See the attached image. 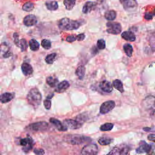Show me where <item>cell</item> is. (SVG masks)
Returning <instances> with one entry per match:
<instances>
[{
	"instance_id": "cell-33",
	"label": "cell",
	"mask_w": 155,
	"mask_h": 155,
	"mask_svg": "<svg viewBox=\"0 0 155 155\" xmlns=\"http://www.w3.org/2000/svg\"><path fill=\"white\" fill-rule=\"evenodd\" d=\"M34 8V4L31 2H25L22 6V10L25 12H30Z\"/></svg>"
},
{
	"instance_id": "cell-40",
	"label": "cell",
	"mask_w": 155,
	"mask_h": 155,
	"mask_svg": "<svg viewBox=\"0 0 155 155\" xmlns=\"http://www.w3.org/2000/svg\"><path fill=\"white\" fill-rule=\"evenodd\" d=\"M44 105L47 110H50L51 108V102L50 99L47 98L45 100H44Z\"/></svg>"
},
{
	"instance_id": "cell-37",
	"label": "cell",
	"mask_w": 155,
	"mask_h": 155,
	"mask_svg": "<svg viewBox=\"0 0 155 155\" xmlns=\"http://www.w3.org/2000/svg\"><path fill=\"white\" fill-rule=\"evenodd\" d=\"M97 47L100 50L104 49L105 48V41L102 39H99L97 41Z\"/></svg>"
},
{
	"instance_id": "cell-20",
	"label": "cell",
	"mask_w": 155,
	"mask_h": 155,
	"mask_svg": "<svg viewBox=\"0 0 155 155\" xmlns=\"http://www.w3.org/2000/svg\"><path fill=\"white\" fill-rule=\"evenodd\" d=\"M121 37L128 41L133 42L136 40V36L131 31H125L122 33Z\"/></svg>"
},
{
	"instance_id": "cell-24",
	"label": "cell",
	"mask_w": 155,
	"mask_h": 155,
	"mask_svg": "<svg viewBox=\"0 0 155 155\" xmlns=\"http://www.w3.org/2000/svg\"><path fill=\"white\" fill-rule=\"evenodd\" d=\"M85 68L84 65H79L76 70V74L78 77L79 79H82L84 77L85 75Z\"/></svg>"
},
{
	"instance_id": "cell-34",
	"label": "cell",
	"mask_w": 155,
	"mask_h": 155,
	"mask_svg": "<svg viewBox=\"0 0 155 155\" xmlns=\"http://www.w3.org/2000/svg\"><path fill=\"white\" fill-rule=\"evenodd\" d=\"M113 127V124L111 123H105L104 124H102L100 130L102 131H108L111 130V129Z\"/></svg>"
},
{
	"instance_id": "cell-11",
	"label": "cell",
	"mask_w": 155,
	"mask_h": 155,
	"mask_svg": "<svg viewBox=\"0 0 155 155\" xmlns=\"http://www.w3.org/2000/svg\"><path fill=\"white\" fill-rule=\"evenodd\" d=\"M120 4L123 5L125 10L130 11L135 9L137 6L136 0H119Z\"/></svg>"
},
{
	"instance_id": "cell-35",
	"label": "cell",
	"mask_w": 155,
	"mask_h": 155,
	"mask_svg": "<svg viewBox=\"0 0 155 155\" xmlns=\"http://www.w3.org/2000/svg\"><path fill=\"white\" fill-rule=\"evenodd\" d=\"M41 45L42 47L46 49V50H48V49H50L51 47V42L50 41L48 40V39H43L42 41H41Z\"/></svg>"
},
{
	"instance_id": "cell-48",
	"label": "cell",
	"mask_w": 155,
	"mask_h": 155,
	"mask_svg": "<svg viewBox=\"0 0 155 155\" xmlns=\"http://www.w3.org/2000/svg\"><path fill=\"white\" fill-rule=\"evenodd\" d=\"M151 155H155V154L154 153V154H151Z\"/></svg>"
},
{
	"instance_id": "cell-6",
	"label": "cell",
	"mask_w": 155,
	"mask_h": 155,
	"mask_svg": "<svg viewBox=\"0 0 155 155\" xmlns=\"http://www.w3.org/2000/svg\"><path fill=\"white\" fill-rule=\"evenodd\" d=\"M107 27V32L113 35H118L122 31V27L119 23L116 22H108L106 24Z\"/></svg>"
},
{
	"instance_id": "cell-25",
	"label": "cell",
	"mask_w": 155,
	"mask_h": 155,
	"mask_svg": "<svg viewBox=\"0 0 155 155\" xmlns=\"http://www.w3.org/2000/svg\"><path fill=\"white\" fill-rule=\"evenodd\" d=\"M29 46L32 51H38L39 48V44L35 39H31V40H30Z\"/></svg>"
},
{
	"instance_id": "cell-2",
	"label": "cell",
	"mask_w": 155,
	"mask_h": 155,
	"mask_svg": "<svg viewBox=\"0 0 155 155\" xmlns=\"http://www.w3.org/2000/svg\"><path fill=\"white\" fill-rule=\"evenodd\" d=\"M27 99L30 105L35 108H38L41 102V93L37 88H33L29 91L27 96Z\"/></svg>"
},
{
	"instance_id": "cell-31",
	"label": "cell",
	"mask_w": 155,
	"mask_h": 155,
	"mask_svg": "<svg viewBox=\"0 0 155 155\" xmlns=\"http://www.w3.org/2000/svg\"><path fill=\"white\" fill-rule=\"evenodd\" d=\"M112 140L113 139L110 137H102L98 140V143L101 145H109L112 142Z\"/></svg>"
},
{
	"instance_id": "cell-42",
	"label": "cell",
	"mask_w": 155,
	"mask_h": 155,
	"mask_svg": "<svg viewBox=\"0 0 155 155\" xmlns=\"http://www.w3.org/2000/svg\"><path fill=\"white\" fill-rule=\"evenodd\" d=\"M13 38H14V41H15V44H16V45L17 46H19V42L20 41L19 40V35L17 33H15L13 34Z\"/></svg>"
},
{
	"instance_id": "cell-7",
	"label": "cell",
	"mask_w": 155,
	"mask_h": 155,
	"mask_svg": "<svg viewBox=\"0 0 155 155\" xmlns=\"http://www.w3.org/2000/svg\"><path fill=\"white\" fill-rule=\"evenodd\" d=\"M19 143L21 145L23 146L22 150L27 153L32 149L34 145V141L29 135H27L26 137L21 139L20 140Z\"/></svg>"
},
{
	"instance_id": "cell-27",
	"label": "cell",
	"mask_w": 155,
	"mask_h": 155,
	"mask_svg": "<svg viewBox=\"0 0 155 155\" xmlns=\"http://www.w3.org/2000/svg\"><path fill=\"white\" fill-rule=\"evenodd\" d=\"M58 82V79L53 76H49L46 79V83L51 87H54Z\"/></svg>"
},
{
	"instance_id": "cell-43",
	"label": "cell",
	"mask_w": 155,
	"mask_h": 155,
	"mask_svg": "<svg viewBox=\"0 0 155 155\" xmlns=\"http://www.w3.org/2000/svg\"><path fill=\"white\" fill-rule=\"evenodd\" d=\"M76 40V36L74 35H70L66 38V41L68 42H73Z\"/></svg>"
},
{
	"instance_id": "cell-10",
	"label": "cell",
	"mask_w": 155,
	"mask_h": 155,
	"mask_svg": "<svg viewBox=\"0 0 155 155\" xmlns=\"http://www.w3.org/2000/svg\"><path fill=\"white\" fill-rule=\"evenodd\" d=\"M62 123L67 128V129L76 130L81 128L82 126L76 119H67L64 120Z\"/></svg>"
},
{
	"instance_id": "cell-38",
	"label": "cell",
	"mask_w": 155,
	"mask_h": 155,
	"mask_svg": "<svg viewBox=\"0 0 155 155\" xmlns=\"http://www.w3.org/2000/svg\"><path fill=\"white\" fill-rule=\"evenodd\" d=\"M150 44L153 48L154 51H155V33H153L150 36V39H149Z\"/></svg>"
},
{
	"instance_id": "cell-17",
	"label": "cell",
	"mask_w": 155,
	"mask_h": 155,
	"mask_svg": "<svg viewBox=\"0 0 155 155\" xmlns=\"http://www.w3.org/2000/svg\"><path fill=\"white\" fill-rule=\"evenodd\" d=\"M70 87V83L67 81H63L59 83L55 89V91L57 93H62L67 90Z\"/></svg>"
},
{
	"instance_id": "cell-8",
	"label": "cell",
	"mask_w": 155,
	"mask_h": 155,
	"mask_svg": "<svg viewBox=\"0 0 155 155\" xmlns=\"http://www.w3.org/2000/svg\"><path fill=\"white\" fill-rule=\"evenodd\" d=\"M97 153L98 147L94 143L85 145L81 151L82 155H97Z\"/></svg>"
},
{
	"instance_id": "cell-32",
	"label": "cell",
	"mask_w": 155,
	"mask_h": 155,
	"mask_svg": "<svg viewBox=\"0 0 155 155\" xmlns=\"http://www.w3.org/2000/svg\"><path fill=\"white\" fill-rule=\"evenodd\" d=\"M56 53H51L48 54L45 58V62L48 64H51L53 63V62L54 61V59L56 58Z\"/></svg>"
},
{
	"instance_id": "cell-26",
	"label": "cell",
	"mask_w": 155,
	"mask_h": 155,
	"mask_svg": "<svg viewBox=\"0 0 155 155\" xmlns=\"http://www.w3.org/2000/svg\"><path fill=\"white\" fill-rule=\"evenodd\" d=\"M113 87L117 89L118 91H119L120 93H123L124 91V87H123V84L122 82L119 80V79H116L113 82Z\"/></svg>"
},
{
	"instance_id": "cell-41",
	"label": "cell",
	"mask_w": 155,
	"mask_h": 155,
	"mask_svg": "<svg viewBox=\"0 0 155 155\" xmlns=\"http://www.w3.org/2000/svg\"><path fill=\"white\" fill-rule=\"evenodd\" d=\"M33 153L36 155H44L45 154V151L42 148H35L33 150Z\"/></svg>"
},
{
	"instance_id": "cell-45",
	"label": "cell",
	"mask_w": 155,
	"mask_h": 155,
	"mask_svg": "<svg viewBox=\"0 0 155 155\" xmlns=\"http://www.w3.org/2000/svg\"><path fill=\"white\" fill-rule=\"evenodd\" d=\"M148 139L150 141L155 142V134H150L147 137Z\"/></svg>"
},
{
	"instance_id": "cell-21",
	"label": "cell",
	"mask_w": 155,
	"mask_h": 155,
	"mask_svg": "<svg viewBox=\"0 0 155 155\" xmlns=\"http://www.w3.org/2000/svg\"><path fill=\"white\" fill-rule=\"evenodd\" d=\"M94 5H95L94 2H91V1H87L83 6L82 12L85 14L90 13Z\"/></svg>"
},
{
	"instance_id": "cell-9",
	"label": "cell",
	"mask_w": 155,
	"mask_h": 155,
	"mask_svg": "<svg viewBox=\"0 0 155 155\" xmlns=\"http://www.w3.org/2000/svg\"><path fill=\"white\" fill-rule=\"evenodd\" d=\"M115 107V102L113 101H108L102 104L100 107V113L106 114L112 110Z\"/></svg>"
},
{
	"instance_id": "cell-28",
	"label": "cell",
	"mask_w": 155,
	"mask_h": 155,
	"mask_svg": "<svg viewBox=\"0 0 155 155\" xmlns=\"http://www.w3.org/2000/svg\"><path fill=\"white\" fill-rule=\"evenodd\" d=\"M124 50L127 56L131 57L133 53V47L130 44H125L124 45Z\"/></svg>"
},
{
	"instance_id": "cell-44",
	"label": "cell",
	"mask_w": 155,
	"mask_h": 155,
	"mask_svg": "<svg viewBox=\"0 0 155 155\" xmlns=\"http://www.w3.org/2000/svg\"><path fill=\"white\" fill-rule=\"evenodd\" d=\"M85 35L84 33H81L79 34L78 35L76 36V40L79 41H82L85 39Z\"/></svg>"
},
{
	"instance_id": "cell-22",
	"label": "cell",
	"mask_w": 155,
	"mask_h": 155,
	"mask_svg": "<svg viewBox=\"0 0 155 155\" xmlns=\"http://www.w3.org/2000/svg\"><path fill=\"white\" fill-rule=\"evenodd\" d=\"M45 6L48 10L51 11H54L58 8V2L54 1H47L45 2Z\"/></svg>"
},
{
	"instance_id": "cell-30",
	"label": "cell",
	"mask_w": 155,
	"mask_h": 155,
	"mask_svg": "<svg viewBox=\"0 0 155 155\" xmlns=\"http://www.w3.org/2000/svg\"><path fill=\"white\" fill-rule=\"evenodd\" d=\"M76 3V0H64V4L65 8L68 10H71L74 6Z\"/></svg>"
},
{
	"instance_id": "cell-29",
	"label": "cell",
	"mask_w": 155,
	"mask_h": 155,
	"mask_svg": "<svg viewBox=\"0 0 155 155\" xmlns=\"http://www.w3.org/2000/svg\"><path fill=\"white\" fill-rule=\"evenodd\" d=\"M88 116L85 113L80 114L78 115L74 119H76L79 124H81L82 125L84 124V123L87 120Z\"/></svg>"
},
{
	"instance_id": "cell-47",
	"label": "cell",
	"mask_w": 155,
	"mask_h": 155,
	"mask_svg": "<svg viewBox=\"0 0 155 155\" xmlns=\"http://www.w3.org/2000/svg\"><path fill=\"white\" fill-rule=\"evenodd\" d=\"M11 54H12V53H11L10 51H7V52L4 54V58H7V57L10 56Z\"/></svg>"
},
{
	"instance_id": "cell-4",
	"label": "cell",
	"mask_w": 155,
	"mask_h": 155,
	"mask_svg": "<svg viewBox=\"0 0 155 155\" xmlns=\"http://www.w3.org/2000/svg\"><path fill=\"white\" fill-rule=\"evenodd\" d=\"M130 148L125 144L115 146L107 155H129Z\"/></svg>"
},
{
	"instance_id": "cell-19",
	"label": "cell",
	"mask_w": 155,
	"mask_h": 155,
	"mask_svg": "<svg viewBox=\"0 0 155 155\" xmlns=\"http://www.w3.org/2000/svg\"><path fill=\"white\" fill-rule=\"evenodd\" d=\"M15 96L14 93H4L0 95V102L1 103H7L12 101Z\"/></svg>"
},
{
	"instance_id": "cell-18",
	"label": "cell",
	"mask_w": 155,
	"mask_h": 155,
	"mask_svg": "<svg viewBox=\"0 0 155 155\" xmlns=\"http://www.w3.org/2000/svg\"><path fill=\"white\" fill-rule=\"evenodd\" d=\"M21 70L24 75H25V76L31 74L33 71V67H31V65H30L27 62H24L21 65Z\"/></svg>"
},
{
	"instance_id": "cell-23",
	"label": "cell",
	"mask_w": 155,
	"mask_h": 155,
	"mask_svg": "<svg viewBox=\"0 0 155 155\" xmlns=\"http://www.w3.org/2000/svg\"><path fill=\"white\" fill-rule=\"evenodd\" d=\"M104 17L108 21H111L115 19L116 17V12L114 10H108L104 14Z\"/></svg>"
},
{
	"instance_id": "cell-5",
	"label": "cell",
	"mask_w": 155,
	"mask_h": 155,
	"mask_svg": "<svg viewBox=\"0 0 155 155\" xmlns=\"http://www.w3.org/2000/svg\"><path fill=\"white\" fill-rule=\"evenodd\" d=\"M49 128L48 124L45 121H40L30 124L27 128L34 131H45Z\"/></svg>"
},
{
	"instance_id": "cell-15",
	"label": "cell",
	"mask_w": 155,
	"mask_h": 155,
	"mask_svg": "<svg viewBox=\"0 0 155 155\" xmlns=\"http://www.w3.org/2000/svg\"><path fill=\"white\" fill-rule=\"evenodd\" d=\"M49 120H50V122L58 130L60 131H65L68 130L67 128L63 124V123H62L59 120L56 118L51 117L50 118Z\"/></svg>"
},
{
	"instance_id": "cell-39",
	"label": "cell",
	"mask_w": 155,
	"mask_h": 155,
	"mask_svg": "<svg viewBox=\"0 0 155 155\" xmlns=\"http://www.w3.org/2000/svg\"><path fill=\"white\" fill-rule=\"evenodd\" d=\"M153 16H155V9L153 12H146L144 15V18L147 20H150L153 18Z\"/></svg>"
},
{
	"instance_id": "cell-1",
	"label": "cell",
	"mask_w": 155,
	"mask_h": 155,
	"mask_svg": "<svg viewBox=\"0 0 155 155\" xmlns=\"http://www.w3.org/2000/svg\"><path fill=\"white\" fill-rule=\"evenodd\" d=\"M63 140L71 145H80L88 143L91 141L90 137L80 134H66L63 137Z\"/></svg>"
},
{
	"instance_id": "cell-12",
	"label": "cell",
	"mask_w": 155,
	"mask_h": 155,
	"mask_svg": "<svg viewBox=\"0 0 155 155\" xmlns=\"http://www.w3.org/2000/svg\"><path fill=\"white\" fill-rule=\"evenodd\" d=\"M151 150V145L147 143L144 140H142L139 142V147L136 148V151L138 154L143 153H150Z\"/></svg>"
},
{
	"instance_id": "cell-49",
	"label": "cell",
	"mask_w": 155,
	"mask_h": 155,
	"mask_svg": "<svg viewBox=\"0 0 155 155\" xmlns=\"http://www.w3.org/2000/svg\"><path fill=\"white\" fill-rule=\"evenodd\" d=\"M0 155H1V154H0Z\"/></svg>"
},
{
	"instance_id": "cell-36",
	"label": "cell",
	"mask_w": 155,
	"mask_h": 155,
	"mask_svg": "<svg viewBox=\"0 0 155 155\" xmlns=\"http://www.w3.org/2000/svg\"><path fill=\"white\" fill-rule=\"evenodd\" d=\"M19 45H20V48L22 51H24L27 50L28 45H27V42L26 41V40L25 39H22L20 40V42H19Z\"/></svg>"
},
{
	"instance_id": "cell-14",
	"label": "cell",
	"mask_w": 155,
	"mask_h": 155,
	"mask_svg": "<svg viewBox=\"0 0 155 155\" xmlns=\"http://www.w3.org/2000/svg\"><path fill=\"white\" fill-rule=\"evenodd\" d=\"M99 87L102 91L105 93H109L113 91V85H111V84L107 80L102 81L99 83Z\"/></svg>"
},
{
	"instance_id": "cell-3",
	"label": "cell",
	"mask_w": 155,
	"mask_h": 155,
	"mask_svg": "<svg viewBox=\"0 0 155 155\" xmlns=\"http://www.w3.org/2000/svg\"><path fill=\"white\" fill-rule=\"evenodd\" d=\"M142 106L145 110L149 112L150 117L155 119V96L146 97L142 102Z\"/></svg>"
},
{
	"instance_id": "cell-13",
	"label": "cell",
	"mask_w": 155,
	"mask_h": 155,
	"mask_svg": "<svg viewBox=\"0 0 155 155\" xmlns=\"http://www.w3.org/2000/svg\"><path fill=\"white\" fill-rule=\"evenodd\" d=\"M85 22L84 21H73V20H69L64 30H73L78 29L81 25H82Z\"/></svg>"
},
{
	"instance_id": "cell-46",
	"label": "cell",
	"mask_w": 155,
	"mask_h": 155,
	"mask_svg": "<svg viewBox=\"0 0 155 155\" xmlns=\"http://www.w3.org/2000/svg\"><path fill=\"white\" fill-rule=\"evenodd\" d=\"M91 53L93 54H96L97 53V49L96 47H93L91 49Z\"/></svg>"
},
{
	"instance_id": "cell-16",
	"label": "cell",
	"mask_w": 155,
	"mask_h": 155,
	"mask_svg": "<svg viewBox=\"0 0 155 155\" xmlns=\"http://www.w3.org/2000/svg\"><path fill=\"white\" fill-rule=\"evenodd\" d=\"M37 18L33 15H28L25 16L23 20L24 24L27 27L35 25L37 23Z\"/></svg>"
}]
</instances>
